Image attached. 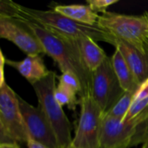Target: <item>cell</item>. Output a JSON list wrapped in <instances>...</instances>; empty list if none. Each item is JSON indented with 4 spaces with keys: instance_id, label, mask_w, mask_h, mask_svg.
I'll return each mask as SVG.
<instances>
[{
    "instance_id": "cell-1",
    "label": "cell",
    "mask_w": 148,
    "mask_h": 148,
    "mask_svg": "<svg viewBox=\"0 0 148 148\" xmlns=\"http://www.w3.org/2000/svg\"><path fill=\"white\" fill-rule=\"evenodd\" d=\"M0 16L15 20L30 31L43 47L45 55L55 61L62 73L72 72L78 77L82 85L80 97L91 95L92 73L82 61L76 41H70L54 35L36 22L11 11L0 10Z\"/></svg>"
},
{
    "instance_id": "cell-2",
    "label": "cell",
    "mask_w": 148,
    "mask_h": 148,
    "mask_svg": "<svg viewBox=\"0 0 148 148\" xmlns=\"http://www.w3.org/2000/svg\"><path fill=\"white\" fill-rule=\"evenodd\" d=\"M0 10H8L29 18L48 31L60 37L77 41L81 37L89 36L95 42H105L115 47L117 39L98 25L89 26L75 22L53 10H42L23 6L10 0H1Z\"/></svg>"
},
{
    "instance_id": "cell-3",
    "label": "cell",
    "mask_w": 148,
    "mask_h": 148,
    "mask_svg": "<svg viewBox=\"0 0 148 148\" xmlns=\"http://www.w3.org/2000/svg\"><path fill=\"white\" fill-rule=\"evenodd\" d=\"M56 77L54 71H49L46 77L33 85V88L37 97L38 107L52 127L59 148H68L71 146L73 140L71 137L72 127L62 107L55 98Z\"/></svg>"
},
{
    "instance_id": "cell-4",
    "label": "cell",
    "mask_w": 148,
    "mask_h": 148,
    "mask_svg": "<svg viewBox=\"0 0 148 148\" xmlns=\"http://www.w3.org/2000/svg\"><path fill=\"white\" fill-rule=\"evenodd\" d=\"M97 25L117 40L126 42L146 54L144 43L148 37V11L140 16L107 11L100 16Z\"/></svg>"
},
{
    "instance_id": "cell-5",
    "label": "cell",
    "mask_w": 148,
    "mask_h": 148,
    "mask_svg": "<svg viewBox=\"0 0 148 148\" xmlns=\"http://www.w3.org/2000/svg\"><path fill=\"white\" fill-rule=\"evenodd\" d=\"M0 139L1 143L29 140L18 95L6 82L0 86Z\"/></svg>"
},
{
    "instance_id": "cell-6",
    "label": "cell",
    "mask_w": 148,
    "mask_h": 148,
    "mask_svg": "<svg viewBox=\"0 0 148 148\" xmlns=\"http://www.w3.org/2000/svg\"><path fill=\"white\" fill-rule=\"evenodd\" d=\"M78 125L73 138V148H101L100 138L104 113L91 95L80 97Z\"/></svg>"
},
{
    "instance_id": "cell-7",
    "label": "cell",
    "mask_w": 148,
    "mask_h": 148,
    "mask_svg": "<svg viewBox=\"0 0 148 148\" xmlns=\"http://www.w3.org/2000/svg\"><path fill=\"white\" fill-rule=\"evenodd\" d=\"M91 77V95L106 114L125 93L114 73L111 57L92 72Z\"/></svg>"
},
{
    "instance_id": "cell-8",
    "label": "cell",
    "mask_w": 148,
    "mask_h": 148,
    "mask_svg": "<svg viewBox=\"0 0 148 148\" xmlns=\"http://www.w3.org/2000/svg\"><path fill=\"white\" fill-rule=\"evenodd\" d=\"M21 113L23 117L29 139L37 141L49 148H59L52 127L41 108L33 107L18 96Z\"/></svg>"
},
{
    "instance_id": "cell-9",
    "label": "cell",
    "mask_w": 148,
    "mask_h": 148,
    "mask_svg": "<svg viewBox=\"0 0 148 148\" xmlns=\"http://www.w3.org/2000/svg\"><path fill=\"white\" fill-rule=\"evenodd\" d=\"M141 117L133 121H121L104 114L100 146L101 148H129Z\"/></svg>"
},
{
    "instance_id": "cell-10",
    "label": "cell",
    "mask_w": 148,
    "mask_h": 148,
    "mask_svg": "<svg viewBox=\"0 0 148 148\" xmlns=\"http://www.w3.org/2000/svg\"><path fill=\"white\" fill-rule=\"evenodd\" d=\"M0 37L13 42L27 56L45 55L38 39L15 20L0 16Z\"/></svg>"
},
{
    "instance_id": "cell-11",
    "label": "cell",
    "mask_w": 148,
    "mask_h": 148,
    "mask_svg": "<svg viewBox=\"0 0 148 148\" xmlns=\"http://www.w3.org/2000/svg\"><path fill=\"white\" fill-rule=\"evenodd\" d=\"M41 56H27L22 61H12L6 58L5 62L6 65L14 68L33 86L49 74Z\"/></svg>"
},
{
    "instance_id": "cell-12",
    "label": "cell",
    "mask_w": 148,
    "mask_h": 148,
    "mask_svg": "<svg viewBox=\"0 0 148 148\" xmlns=\"http://www.w3.org/2000/svg\"><path fill=\"white\" fill-rule=\"evenodd\" d=\"M115 49H118L138 82L141 84L148 79V56L133 45L117 40Z\"/></svg>"
},
{
    "instance_id": "cell-13",
    "label": "cell",
    "mask_w": 148,
    "mask_h": 148,
    "mask_svg": "<svg viewBox=\"0 0 148 148\" xmlns=\"http://www.w3.org/2000/svg\"><path fill=\"white\" fill-rule=\"evenodd\" d=\"M76 42L82 61L91 73L96 70L108 57L96 42L89 36L81 37Z\"/></svg>"
},
{
    "instance_id": "cell-14",
    "label": "cell",
    "mask_w": 148,
    "mask_h": 148,
    "mask_svg": "<svg viewBox=\"0 0 148 148\" xmlns=\"http://www.w3.org/2000/svg\"><path fill=\"white\" fill-rule=\"evenodd\" d=\"M50 8L56 12L60 13L75 22L89 26L97 25V22L100 17V16L94 12L88 5L83 4L66 5L54 3V6H50Z\"/></svg>"
},
{
    "instance_id": "cell-15",
    "label": "cell",
    "mask_w": 148,
    "mask_h": 148,
    "mask_svg": "<svg viewBox=\"0 0 148 148\" xmlns=\"http://www.w3.org/2000/svg\"><path fill=\"white\" fill-rule=\"evenodd\" d=\"M111 61L114 73L123 90L125 92L136 93L140 84L138 82L134 73L118 49H115L114 53L111 56Z\"/></svg>"
},
{
    "instance_id": "cell-16",
    "label": "cell",
    "mask_w": 148,
    "mask_h": 148,
    "mask_svg": "<svg viewBox=\"0 0 148 148\" xmlns=\"http://www.w3.org/2000/svg\"><path fill=\"white\" fill-rule=\"evenodd\" d=\"M148 111V79L142 82L136 91L126 121H133Z\"/></svg>"
},
{
    "instance_id": "cell-17",
    "label": "cell",
    "mask_w": 148,
    "mask_h": 148,
    "mask_svg": "<svg viewBox=\"0 0 148 148\" xmlns=\"http://www.w3.org/2000/svg\"><path fill=\"white\" fill-rule=\"evenodd\" d=\"M134 95L135 93L133 92H125L124 95L116 102V104L105 114L121 121H125L126 116L130 109Z\"/></svg>"
},
{
    "instance_id": "cell-18",
    "label": "cell",
    "mask_w": 148,
    "mask_h": 148,
    "mask_svg": "<svg viewBox=\"0 0 148 148\" xmlns=\"http://www.w3.org/2000/svg\"><path fill=\"white\" fill-rule=\"evenodd\" d=\"M76 95L77 94L69 88L59 83L55 90V98L56 101L62 107L67 106L68 108L71 109L72 111L75 110L76 106L79 103L76 99Z\"/></svg>"
},
{
    "instance_id": "cell-19",
    "label": "cell",
    "mask_w": 148,
    "mask_h": 148,
    "mask_svg": "<svg viewBox=\"0 0 148 148\" xmlns=\"http://www.w3.org/2000/svg\"><path fill=\"white\" fill-rule=\"evenodd\" d=\"M140 116L141 121L136 127V132L132 140L130 147H135L139 144H143L148 140V111Z\"/></svg>"
},
{
    "instance_id": "cell-20",
    "label": "cell",
    "mask_w": 148,
    "mask_h": 148,
    "mask_svg": "<svg viewBox=\"0 0 148 148\" xmlns=\"http://www.w3.org/2000/svg\"><path fill=\"white\" fill-rule=\"evenodd\" d=\"M59 84L64 85L73 91H75L79 96L82 95V85L78 77L72 72H63L60 76H57Z\"/></svg>"
},
{
    "instance_id": "cell-21",
    "label": "cell",
    "mask_w": 148,
    "mask_h": 148,
    "mask_svg": "<svg viewBox=\"0 0 148 148\" xmlns=\"http://www.w3.org/2000/svg\"><path fill=\"white\" fill-rule=\"evenodd\" d=\"M119 0H88V6L95 13L101 12L105 13L108 10V8L114 3H118Z\"/></svg>"
},
{
    "instance_id": "cell-22",
    "label": "cell",
    "mask_w": 148,
    "mask_h": 148,
    "mask_svg": "<svg viewBox=\"0 0 148 148\" xmlns=\"http://www.w3.org/2000/svg\"><path fill=\"white\" fill-rule=\"evenodd\" d=\"M0 57H1V80H0V86L2 85V84H3L4 82H5V78H4V74H3V71H4V64H6V62H5V57H4V56H3V52L1 51V56H0Z\"/></svg>"
},
{
    "instance_id": "cell-23",
    "label": "cell",
    "mask_w": 148,
    "mask_h": 148,
    "mask_svg": "<svg viewBox=\"0 0 148 148\" xmlns=\"http://www.w3.org/2000/svg\"><path fill=\"white\" fill-rule=\"evenodd\" d=\"M27 147L28 148H49L46 146H44L37 141H35L31 139H29V140L27 141Z\"/></svg>"
},
{
    "instance_id": "cell-24",
    "label": "cell",
    "mask_w": 148,
    "mask_h": 148,
    "mask_svg": "<svg viewBox=\"0 0 148 148\" xmlns=\"http://www.w3.org/2000/svg\"><path fill=\"white\" fill-rule=\"evenodd\" d=\"M0 148H20L16 142L0 143Z\"/></svg>"
},
{
    "instance_id": "cell-25",
    "label": "cell",
    "mask_w": 148,
    "mask_h": 148,
    "mask_svg": "<svg viewBox=\"0 0 148 148\" xmlns=\"http://www.w3.org/2000/svg\"><path fill=\"white\" fill-rule=\"evenodd\" d=\"M144 49H145V53L147 54L148 56V37L146 39L145 43H144Z\"/></svg>"
},
{
    "instance_id": "cell-26",
    "label": "cell",
    "mask_w": 148,
    "mask_h": 148,
    "mask_svg": "<svg viewBox=\"0 0 148 148\" xmlns=\"http://www.w3.org/2000/svg\"><path fill=\"white\" fill-rule=\"evenodd\" d=\"M142 148H148V140L147 141H146L145 143H143Z\"/></svg>"
},
{
    "instance_id": "cell-27",
    "label": "cell",
    "mask_w": 148,
    "mask_h": 148,
    "mask_svg": "<svg viewBox=\"0 0 148 148\" xmlns=\"http://www.w3.org/2000/svg\"><path fill=\"white\" fill-rule=\"evenodd\" d=\"M68 148H73L72 147H68Z\"/></svg>"
}]
</instances>
